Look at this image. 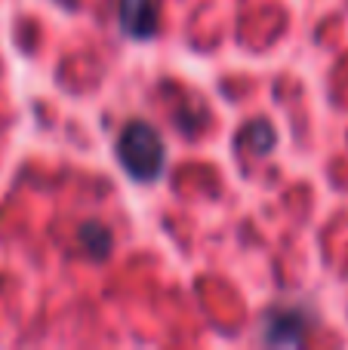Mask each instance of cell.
Wrapping results in <instances>:
<instances>
[{
    "mask_svg": "<svg viewBox=\"0 0 348 350\" xmlns=\"http://www.w3.org/2000/svg\"><path fill=\"white\" fill-rule=\"evenodd\" d=\"M77 240H80V249H84L90 258H108L111 252V234L105 224L99 221H84L77 230Z\"/></svg>",
    "mask_w": 348,
    "mask_h": 350,
    "instance_id": "4",
    "label": "cell"
},
{
    "mask_svg": "<svg viewBox=\"0 0 348 350\" xmlns=\"http://www.w3.org/2000/svg\"><path fill=\"white\" fill-rule=\"evenodd\" d=\"M240 139H244V145L250 148L256 157H265V154L275 148L277 135H275V129H271L269 120H253L244 126V135H240Z\"/></svg>",
    "mask_w": 348,
    "mask_h": 350,
    "instance_id": "5",
    "label": "cell"
},
{
    "mask_svg": "<svg viewBox=\"0 0 348 350\" xmlns=\"http://www.w3.org/2000/svg\"><path fill=\"white\" fill-rule=\"evenodd\" d=\"M117 160L136 181H154L164 170V142L158 129L142 120H129L117 135Z\"/></svg>",
    "mask_w": 348,
    "mask_h": 350,
    "instance_id": "1",
    "label": "cell"
},
{
    "mask_svg": "<svg viewBox=\"0 0 348 350\" xmlns=\"http://www.w3.org/2000/svg\"><path fill=\"white\" fill-rule=\"evenodd\" d=\"M306 338V326H302V317L296 310H271L265 317V341L269 345H287L296 347Z\"/></svg>",
    "mask_w": 348,
    "mask_h": 350,
    "instance_id": "3",
    "label": "cell"
},
{
    "mask_svg": "<svg viewBox=\"0 0 348 350\" xmlns=\"http://www.w3.org/2000/svg\"><path fill=\"white\" fill-rule=\"evenodd\" d=\"M160 0H121V28L133 40H148L158 34Z\"/></svg>",
    "mask_w": 348,
    "mask_h": 350,
    "instance_id": "2",
    "label": "cell"
}]
</instances>
